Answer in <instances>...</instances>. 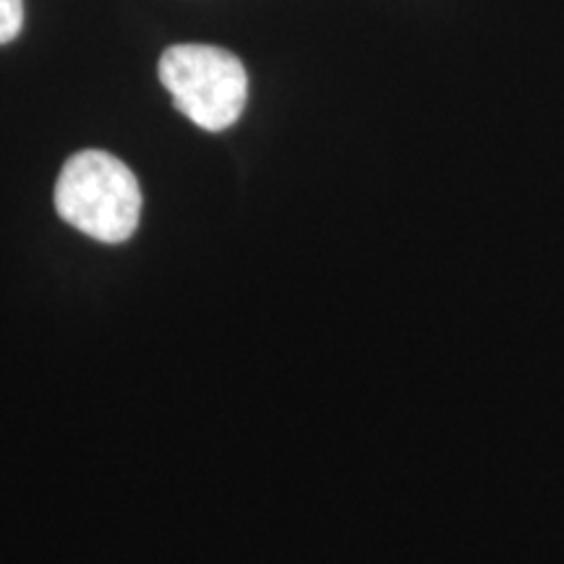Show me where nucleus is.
Returning <instances> with one entry per match:
<instances>
[{"label": "nucleus", "mask_w": 564, "mask_h": 564, "mask_svg": "<svg viewBox=\"0 0 564 564\" xmlns=\"http://www.w3.org/2000/svg\"><path fill=\"white\" fill-rule=\"evenodd\" d=\"M160 82L175 110L204 131H225L241 118L249 76L236 55L215 45H173L162 53Z\"/></svg>", "instance_id": "f03ea898"}, {"label": "nucleus", "mask_w": 564, "mask_h": 564, "mask_svg": "<svg viewBox=\"0 0 564 564\" xmlns=\"http://www.w3.org/2000/svg\"><path fill=\"white\" fill-rule=\"evenodd\" d=\"M61 220L100 243H123L139 228L141 188L131 167L102 150L68 158L55 183Z\"/></svg>", "instance_id": "f257e3e1"}, {"label": "nucleus", "mask_w": 564, "mask_h": 564, "mask_svg": "<svg viewBox=\"0 0 564 564\" xmlns=\"http://www.w3.org/2000/svg\"><path fill=\"white\" fill-rule=\"evenodd\" d=\"M24 24V0H0V45L17 40Z\"/></svg>", "instance_id": "7ed1b4c3"}]
</instances>
